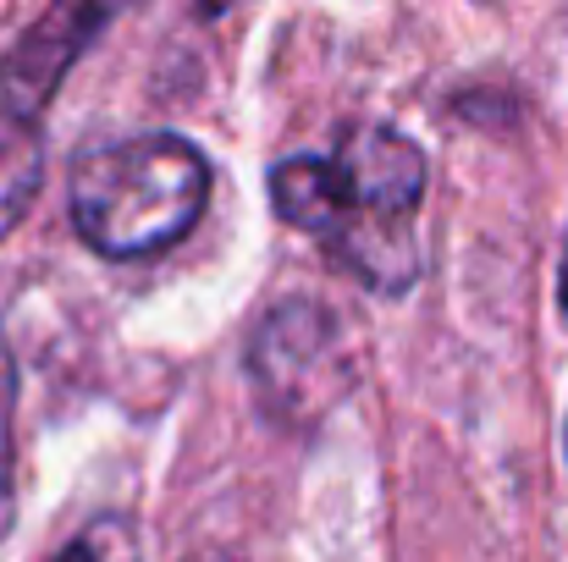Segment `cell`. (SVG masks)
Wrapping results in <instances>:
<instances>
[{
    "instance_id": "cell-1",
    "label": "cell",
    "mask_w": 568,
    "mask_h": 562,
    "mask_svg": "<svg viewBox=\"0 0 568 562\" xmlns=\"http://www.w3.org/2000/svg\"><path fill=\"white\" fill-rule=\"evenodd\" d=\"M210 198V166L178 133H139L72 166V226L105 259H150L183 243Z\"/></svg>"
},
{
    "instance_id": "cell-2",
    "label": "cell",
    "mask_w": 568,
    "mask_h": 562,
    "mask_svg": "<svg viewBox=\"0 0 568 562\" xmlns=\"http://www.w3.org/2000/svg\"><path fill=\"white\" fill-rule=\"evenodd\" d=\"M343 172V226L332 232V254L376 293H403L419 276L414 254V210L425 198V150L392 127H359L337 144Z\"/></svg>"
},
{
    "instance_id": "cell-3",
    "label": "cell",
    "mask_w": 568,
    "mask_h": 562,
    "mask_svg": "<svg viewBox=\"0 0 568 562\" xmlns=\"http://www.w3.org/2000/svg\"><path fill=\"white\" fill-rule=\"evenodd\" d=\"M248 375L276 419L310 425L359 380V343L348 320L332 315L321 298H287L265 309V320L254 326Z\"/></svg>"
},
{
    "instance_id": "cell-4",
    "label": "cell",
    "mask_w": 568,
    "mask_h": 562,
    "mask_svg": "<svg viewBox=\"0 0 568 562\" xmlns=\"http://www.w3.org/2000/svg\"><path fill=\"white\" fill-rule=\"evenodd\" d=\"M111 22L105 6H50L0 61V105L17 116H39L44 100L55 94V83L67 78V67L83 55V44Z\"/></svg>"
},
{
    "instance_id": "cell-5",
    "label": "cell",
    "mask_w": 568,
    "mask_h": 562,
    "mask_svg": "<svg viewBox=\"0 0 568 562\" xmlns=\"http://www.w3.org/2000/svg\"><path fill=\"white\" fill-rule=\"evenodd\" d=\"M271 204L287 226L315 232L321 243H332V232L343 226V172L332 155H293L271 166Z\"/></svg>"
},
{
    "instance_id": "cell-6",
    "label": "cell",
    "mask_w": 568,
    "mask_h": 562,
    "mask_svg": "<svg viewBox=\"0 0 568 562\" xmlns=\"http://www.w3.org/2000/svg\"><path fill=\"white\" fill-rule=\"evenodd\" d=\"M44 177V139H39V122L17 116L0 105V237L28 215L33 193Z\"/></svg>"
},
{
    "instance_id": "cell-7",
    "label": "cell",
    "mask_w": 568,
    "mask_h": 562,
    "mask_svg": "<svg viewBox=\"0 0 568 562\" xmlns=\"http://www.w3.org/2000/svg\"><path fill=\"white\" fill-rule=\"evenodd\" d=\"M50 562H144L139 552V535L128 519H94L78 541H67Z\"/></svg>"
},
{
    "instance_id": "cell-8",
    "label": "cell",
    "mask_w": 568,
    "mask_h": 562,
    "mask_svg": "<svg viewBox=\"0 0 568 562\" xmlns=\"http://www.w3.org/2000/svg\"><path fill=\"white\" fill-rule=\"evenodd\" d=\"M11 408H17V365L0 337V541L17 519V447H11Z\"/></svg>"
},
{
    "instance_id": "cell-9",
    "label": "cell",
    "mask_w": 568,
    "mask_h": 562,
    "mask_svg": "<svg viewBox=\"0 0 568 562\" xmlns=\"http://www.w3.org/2000/svg\"><path fill=\"white\" fill-rule=\"evenodd\" d=\"M558 304H564V315H568V237H564V259H558Z\"/></svg>"
}]
</instances>
